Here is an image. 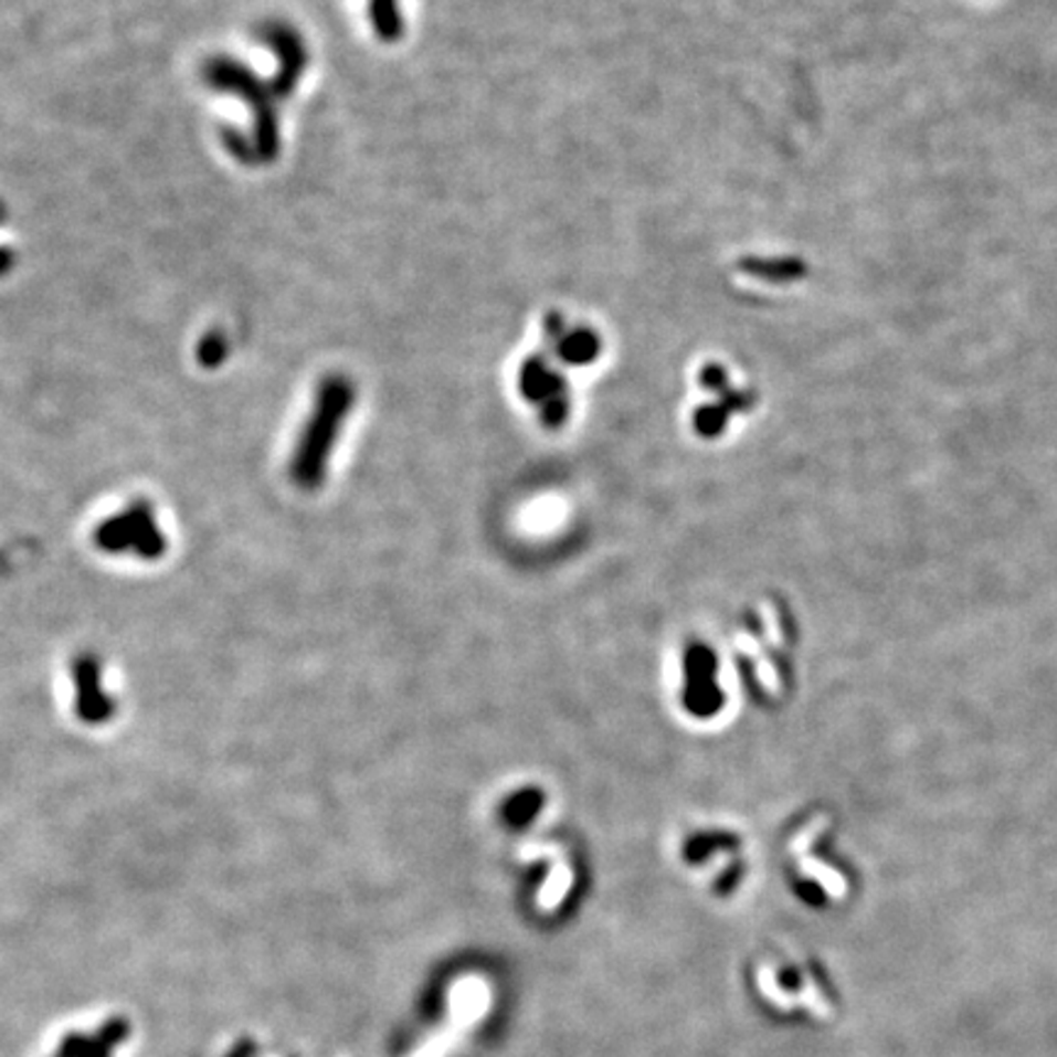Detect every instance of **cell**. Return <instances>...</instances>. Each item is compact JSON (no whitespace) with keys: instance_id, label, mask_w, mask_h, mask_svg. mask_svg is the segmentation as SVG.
<instances>
[{"instance_id":"cell-1","label":"cell","mask_w":1057,"mask_h":1057,"mask_svg":"<svg viewBox=\"0 0 1057 1057\" xmlns=\"http://www.w3.org/2000/svg\"><path fill=\"white\" fill-rule=\"evenodd\" d=\"M352 402H356V390L350 388L346 378H328L321 384L314 416L304 431L297 461L292 465V475L297 477L299 485L316 487L324 480L328 453L334 448Z\"/></svg>"},{"instance_id":"cell-2","label":"cell","mask_w":1057,"mask_h":1057,"mask_svg":"<svg viewBox=\"0 0 1057 1057\" xmlns=\"http://www.w3.org/2000/svg\"><path fill=\"white\" fill-rule=\"evenodd\" d=\"M519 388L521 394L529 402H537L543 406V422L551 426H559L568 416V394L566 380L556 372L549 360L543 356H531L519 372Z\"/></svg>"},{"instance_id":"cell-3","label":"cell","mask_w":1057,"mask_h":1057,"mask_svg":"<svg viewBox=\"0 0 1057 1057\" xmlns=\"http://www.w3.org/2000/svg\"><path fill=\"white\" fill-rule=\"evenodd\" d=\"M600 336L588 326L568 328L563 338L556 343V352L568 366H590L600 356Z\"/></svg>"},{"instance_id":"cell-4","label":"cell","mask_w":1057,"mask_h":1057,"mask_svg":"<svg viewBox=\"0 0 1057 1057\" xmlns=\"http://www.w3.org/2000/svg\"><path fill=\"white\" fill-rule=\"evenodd\" d=\"M370 18L382 42H397L402 38L404 22L397 0H370Z\"/></svg>"},{"instance_id":"cell-5","label":"cell","mask_w":1057,"mask_h":1057,"mask_svg":"<svg viewBox=\"0 0 1057 1057\" xmlns=\"http://www.w3.org/2000/svg\"><path fill=\"white\" fill-rule=\"evenodd\" d=\"M742 272L767 282H791L801 277L803 265L795 260H744Z\"/></svg>"},{"instance_id":"cell-6","label":"cell","mask_w":1057,"mask_h":1057,"mask_svg":"<svg viewBox=\"0 0 1057 1057\" xmlns=\"http://www.w3.org/2000/svg\"><path fill=\"white\" fill-rule=\"evenodd\" d=\"M725 422H727V409L722 406H702L696 414V426L705 436L718 434Z\"/></svg>"},{"instance_id":"cell-7","label":"cell","mask_w":1057,"mask_h":1057,"mask_svg":"<svg viewBox=\"0 0 1057 1057\" xmlns=\"http://www.w3.org/2000/svg\"><path fill=\"white\" fill-rule=\"evenodd\" d=\"M543 331H547V338H551L553 343H559L563 334L568 331L566 318L559 311H551L547 318H543Z\"/></svg>"}]
</instances>
